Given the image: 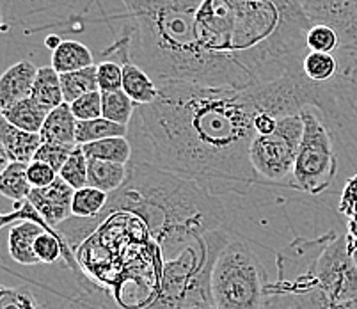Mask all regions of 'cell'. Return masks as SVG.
<instances>
[{
  "instance_id": "obj_1",
  "label": "cell",
  "mask_w": 357,
  "mask_h": 309,
  "mask_svg": "<svg viewBox=\"0 0 357 309\" xmlns=\"http://www.w3.org/2000/svg\"><path fill=\"white\" fill-rule=\"evenodd\" d=\"M261 112L252 87H208L192 82L158 86V98L137 107L155 165L192 180L210 194H243L258 183L249 160Z\"/></svg>"
},
{
  "instance_id": "obj_2",
  "label": "cell",
  "mask_w": 357,
  "mask_h": 309,
  "mask_svg": "<svg viewBox=\"0 0 357 309\" xmlns=\"http://www.w3.org/2000/svg\"><path fill=\"white\" fill-rule=\"evenodd\" d=\"M306 16L284 13L274 0H203L197 34L231 89H248L303 71Z\"/></svg>"
},
{
  "instance_id": "obj_3",
  "label": "cell",
  "mask_w": 357,
  "mask_h": 309,
  "mask_svg": "<svg viewBox=\"0 0 357 309\" xmlns=\"http://www.w3.org/2000/svg\"><path fill=\"white\" fill-rule=\"evenodd\" d=\"M119 211L144 220L146 229L157 240L165 259L176 258L185 247L210 231H219L226 223L220 201L199 183L155 164L132 162L128 164V180L109 196L107 208L98 219L71 217L57 226V231L73 250L103 219Z\"/></svg>"
},
{
  "instance_id": "obj_4",
  "label": "cell",
  "mask_w": 357,
  "mask_h": 309,
  "mask_svg": "<svg viewBox=\"0 0 357 309\" xmlns=\"http://www.w3.org/2000/svg\"><path fill=\"white\" fill-rule=\"evenodd\" d=\"M126 24L121 38L126 57L146 71L157 86L192 82L229 87L222 68L206 54L197 34L203 0H121ZM121 61V59H119Z\"/></svg>"
},
{
  "instance_id": "obj_5",
  "label": "cell",
  "mask_w": 357,
  "mask_h": 309,
  "mask_svg": "<svg viewBox=\"0 0 357 309\" xmlns=\"http://www.w3.org/2000/svg\"><path fill=\"white\" fill-rule=\"evenodd\" d=\"M267 270L245 240L229 239L220 247L210 274L217 309H265Z\"/></svg>"
},
{
  "instance_id": "obj_6",
  "label": "cell",
  "mask_w": 357,
  "mask_h": 309,
  "mask_svg": "<svg viewBox=\"0 0 357 309\" xmlns=\"http://www.w3.org/2000/svg\"><path fill=\"white\" fill-rule=\"evenodd\" d=\"M228 240L229 235L222 229L210 231L185 247L176 258L165 259L157 299L146 309H176L190 294L210 288L212 266Z\"/></svg>"
},
{
  "instance_id": "obj_7",
  "label": "cell",
  "mask_w": 357,
  "mask_h": 309,
  "mask_svg": "<svg viewBox=\"0 0 357 309\" xmlns=\"http://www.w3.org/2000/svg\"><path fill=\"white\" fill-rule=\"evenodd\" d=\"M301 118L304 121V132L290 187L310 196H318L333 185L337 174V157L333 135L324 123L320 109L306 107L301 110Z\"/></svg>"
},
{
  "instance_id": "obj_8",
  "label": "cell",
  "mask_w": 357,
  "mask_h": 309,
  "mask_svg": "<svg viewBox=\"0 0 357 309\" xmlns=\"http://www.w3.org/2000/svg\"><path fill=\"white\" fill-rule=\"evenodd\" d=\"M303 132L304 121L301 114H290L278 118V125L272 133L255 135L249 149V160L258 183L290 187Z\"/></svg>"
},
{
  "instance_id": "obj_9",
  "label": "cell",
  "mask_w": 357,
  "mask_h": 309,
  "mask_svg": "<svg viewBox=\"0 0 357 309\" xmlns=\"http://www.w3.org/2000/svg\"><path fill=\"white\" fill-rule=\"evenodd\" d=\"M314 274L318 286L333 304L357 302V266L347 249L345 236L334 231L327 233V240L314 259Z\"/></svg>"
},
{
  "instance_id": "obj_10",
  "label": "cell",
  "mask_w": 357,
  "mask_h": 309,
  "mask_svg": "<svg viewBox=\"0 0 357 309\" xmlns=\"http://www.w3.org/2000/svg\"><path fill=\"white\" fill-rule=\"evenodd\" d=\"M313 25H329L343 48L357 47V0H297Z\"/></svg>"
},
{
  "instance_id": "obj_11",
  "label": "cell",
  "mask_w": 357,
  "mask_h": 309,
  "mask_svg": "<svg viewBox=\"0 0 357 309\" xmlns=\"http://www.w3.org/2000/svg\"><path fill=\"white\" fill-rule=\"evenodd\" d=\"M75 190L61 178L45 188H32L29 194V203L32 204L38 216L50 227L57 229L63 223L70 220L71 203H73Z\"/></svg>"
},
{
  "instance_id": "obj_12",
  "label": "cell",
  "mask_w": 357,
  "mask_h": 309,
  "mask_svg": "<svg viewBox=\"0 0 357 309\" xmlns=\"http://www.w3.org/2000/svg\"><path fill=\"white\" fill-rule=\"evenodd\" d=\"M40 68L32 61H18L0 75V112L11 109L22 100L31 98L32 86Z\"/></svg>"
},
{
  "instance_id": "obj_13",
  "label": "cell",
  "mask_w": 357,
  "mask_h": 309,
  "mask_svg": "<svg viewBox=\"0 0 357 309\" xmlns=\"http://www.w3.org/2000/svg\"><path fill=\"white\" fill-rule=\"evenodd\" d=\"M43 231L57 229L43 226V224L36 223V220H20L18 224H13L8 236L9 256H11L16 263H20V265H40V259H38V256H36L34 253V243L36 239H38Z\"/></svg>"
},
{
  "instance_id": "obj_14",
  "label": "cell",
  "mask_w": 357,
  "mask_h": 309,
  "mask_svg": "<svg viewBox=\"0 0 357 309\" xmlns=\"http://www.w3.org/2000/svg\"><path fill=\"white\" fill-rule=\"evenodd\" d=\"M0 139L4 142V148L11 162H18V164H31L38 149L43 144L40 133L16 128L2 116H0Z\"/></svg>"
},
{
  "instance_id": "obj_15",
  "label": "cell",
  "mask_w": 357,
  "mask_h": 309,
  "mask_svg": "<svg viewBox=\"0 0 357 309\" xmlns=\"http://www.w3.org/2000/svg\"><path fill=\"white\" fill-rule=\"evenodd\" d=\"M77 119L71 112L70 103H63L57 109L48 112V118L41 128L40 135L43 142L63 146H79L77 144Z\"/></svg>"
},
{
  "instance_id": "obj_16",
  "label": "cell",
  "mask_w": 357,
  "mask_h": 309,
  "mask_svg": "<svg viewBox=\"0 0 357 309\" xmlns=\"http://www.w3.org/2000/svg\"><path fill=\"white\" fill-rule=\"evenodd\" d=\"M123 66V87L121 89L134 100L137 107L149 105L158 98V86L142 68L130 59L118 61Z\"/></svg>"
},
{
  "instance_id": "obj_17",
  "label": "cell",
  "mask_w": 357,
  "mask_h": 309,
  "mask_svg": "<svg viewBox=\"0 0 357 309\" xmlns=\"http://www.w3.org/2000/svg\"><path fill=\"white\" fill-rule=\"evenodd\" d=\"M89 160V158H87ZM128 180V165L105 160H89L87 165V187L98 188L112 196Z\"/></svg>"
},
{
  "instance_id": "obj_18",
  "label": "cell",
  "mask_w": 357,
  "mask_h": 309,
  "mask_svg": "<svg viewBox=\"0 0 357 309\" xmlns=\"http://www.w3.org/2000/svg\"><path fill=\"white\" fill-rule=\"evenodd\" d=\"M95 64L93 54L86 45L73 40H64L59 47L52 52V64L59 75L73 73V71L84 70Z\"/></svg>"
},
{
  "instance_id": "obj_19",
  "label": "cell",
  "mask_w": 357,
  "mask_h": 309,
  "mask_svg": "<svg viewBox=\"0 0 357 309\" xmlns=\"http://www.w3.org/2000/svg\"><path fill=\"white\" fill-rule=\"evenodd\" d=\"M31 98L40 103L48 112L57 109L64 103L63 87H61V75L52 66H43L38 70L34 86H32Z\"/></svg>"
},
{
  "instance_id": "obj_20",
  "label": "cell",
  "mask_w": 357,
  "mask_h": 309,
  "mask_svg": "<svg viewBox=\"0 0 357 309\" xmlns=\"http://www.w3.org/2000/svg\"><path fill=\"white\" fill-rule=\"evenodd\" d=\"M0 116L6 121L11 123L13 126H16V128L25 130V132L31 133H40L48 118V110L43 109L40 103L34 102L32 98H27L18 102L16 105H13L11 109L2 110Z\"/></svg>"
},
{
  "instance_id": "obj_21",
  "label": "cell",
  "mask_w": 357,
  "mask_h": 309,
  "mask_svg": "<svg viewBox=\"0 0 357 309\" xmlns=\"http://www.w3.org/2000/svg\"><path fill=\"white\" fill-rule=\"evenodd\" d=\"M89 160H105L128 165L132 158V144L126 137H110L80 146Z\"/></svg>"
},
{
  "instance_id": "obj_22",
  "label": "cell",
  "mask_w": 357,
  "mask_h": 309,
  "mask_svg": "<svg viewBox=\"0 0 357 309\" xmlns=\"http://www.w3.org/2000/svg\"><path fill=\"white\" fill-rule=\"evenodd\" d=\"M109 203V194L93 187H84L75 190L71 203V216L75 219L95 220L103 213Z\"/></svg>"
},
{
  "instance_id": "obj_23",
  "label": "cell",
  "mask_w": 357,
  "mask_h": 309,
  "mask_svg": "<svg viewBox=\"0 0 357 309\" xmlns=\"http://www.w3.org/2000/svg\"><path fill=\"white\" fill-rule=\"evenodd\" d=\"M32 187L27 180V164L11 162L0 174V196L8 197L15 203L29 199Z\"/></svg>"
},
{
  "instance_id": "obj_24",
  "label": "cell",
  "mask_w": 357,
  "mask_h": 309,
  "mask_svg": "<svg viewBox=\"0 0 357 309\" xmlns=\"http://www.w3.org/2000/svg\"><path fill=\"white\" fill-rule=\"evenodd\" d=\"M61 87H63L64 103H73L75 100L87 93L100 91L98 77H96V64L73 73L61 75Z\"/></svg>"
},
{
  "instance_id": "obj_25",
  "label": "cell",
  "mask_w": 357,
  "mask_h": 309,
  "mask_svg": "<svg viewBox=\"0 0 357 309\" xmlns=\"http://www.w3.org/2000/svg\"><path fill=\"white\" fill-rule=\"evenodd\" d=\"M135 112L137 105L123 89L102 93V118L121 126H128Z\"/></svg>"
},
{
  "instance_id": "obj_26",
  "label": "cell",
  "mask_w": 357,
  "mask_h": 309,
  "mask_svg": "<svg viewBox=\"0 0 357 309\" xmlns=\"http://www.w3.org/2000/svg\"><path fill=\"white\" fill-rule=\"evenodd\" d=\"M128 126H121L105 118L77 123V144H91L110 137H126Z\"/></svg>"
},
{
  "instance_id": "obj_27",
  "label": "cell",
  "mask_w": 357,
  "mask_h": 309,
  "mask_svg": "<svg viewBox=\"0 0 357 309\" xmlns=\"http://www.w3.org/2000/svg\"><path fill=\"white\" fill-rule=\"evenodd\" d=\"M301 68H303L304 77L318 86L331 82L340 70L333 54H320V52H307Z\"/></svg>"
},
{
  "instance_id": "obj_28",
  "label": "cell",
  "mask_w": 357,
  "mask_h": 309,
  "mask_svg": "<svg viewBox=\"0 0 357 309\" xmlns=\"http://www.w3.org/2000/svg\"><path fill=\"white\" fill-rule=\"evenodd\" d=\"M87 165H89V160H87L86 153L82 151L80 146H77L66 160V164L59 171V178L66 181L73 190L87 187Z\"/></svg>"
},
{
  "instance_id": "obj_29",
  "label": "cell",
  "mask_w": 357,
  "mask_h": 309,
  "mask_svg": "<svg viewBox=\"0 0 357 309\" xmlns=\"http://www.w3.org/2000/svg\"><path fill=\"white\" fill-rule=\"evenodd\" d=\"M306 47L310 52H320V54H333L334 50L342 47V40L337 32L329 25H313L306 34Z\"/></svg>"
},
{
  "instance_id": "obj_30",
  "label": "cell",
  "mask_w": 357,
  "mask_h": 309,
  "mask_svg": "<svg viewBox=\"0 0 357 309\" xmlns=\"http://www.w3.org/2000/svg\"><path fill=\"white\" fill-rule=\"evenodd\" d=\"M0 309H50L41 304L34 297L31 289L20 286V288H0Z\"/></svg>"
},
{
  "instance_id": "obj_31",
  "label": "cell",
  "mask_w": 357,
  "mask_h": 309,
  "mask_svg": "<svg viewBox=\"0 0 357 309\" xmlns=\"http://www.w3.org/2000/svg\"><path fill=\"white\" fill-rule=\"evenodd\" d=\"M70 107L77 121H91V119L102 118V91L84 94L70 103Z\"/></svg>"
},
{
  "instance_id": "obj_32",
  "label": "cell",
  "mask_w": 357,
  "mask_h": 309,
  "mask_svg": "<svg viewBox=\"0 0 357 309\" xmlns=\"http://www.w3.org/2000/svg\"><path fill=\"white\" fill-rule=\"evenodd\" d=\"M96 77L98 87L102 93L119 91L123 87V66L121 63L112 59H105L96 64Z\"/></svg>"
},
{
  "instance_id": "obj_33",
  "label": "cell",
  "mask_w": 357,
  "mask_h": 309,
  "mask_svg": "<svg viewBox=\"0 0 357 309\" xmlns=\"http://www.w3.org/2000/svg\"><path fill=\"white\" fill-rule=\"evenodd\" d=\"M63 309H119L112 304L105 294L100 289H84L82 294L75 295L66 302Z\"/></svg>"
},
{
  "instance_id": "obj_34",
  "label": "cell",
  "mask_w": 357,
  "mask_h": 309,
  "mask_svg": "<svg viewBox=\"0 0 357 309\" xmlns=\"http://www.w3.org/2000/svg\"><path fill=\"white\" fill-rule=\"evenodd\" d=\"M77 146H63V144H50V142H43L41 148L36 153L34 160L45 162V164L50 165L57 174L63 169V165L66 164V160L70 158V155L73 153V149Z\"/></svg>"
},
{
  "instance_id": "obj_35",
  "label": "cell",
  "mask_w": 357,
  "mask_h": 309,
  "mask_svg": "<svg viewBox=\"0 0 357 309\" xmlns=\"http://www.w3.org/2000/svg\"><path fill=\"white\" fill-rule=\"evenodd\" d=\"M57 178H59V174H57L50 165L45 164V162L32 160L31 164H27V180L32 188L48 187V185L54 183Z\"/></svg>"
},
{
  "instance_id": "obj_36",
  "label": "cell",
  "mask_w": 357,
  "mask_h": 309,
  "mask_svg": "<svg viewBox=\"0 0 357 309\" xmlns=\"http://www.w3.org/2000/svg\"><path fill=\"white\" fill-rule=\"evenodd\" d=\"M16 220H36V223H40V224H43V226L50 227L43 219H41L40 216H38V211L32 208V204L29 203V201H24V203H16L15 210L9 211V213H2V211H0V229L6 226H9V224L16 223ZM0 288H2V285H0Z\"/></svg>"
},
{
  "instance_id": "obj_37",
  "label": "cell",
  "mask_w": 357,
  "mask_h": 309,
  "mask_svg": "<svg viewBox=\"0 0 357 309\" xmlns=\"http://www.w3.org/2000/svg\"><path fill=\"white\" fill-rule=\"evenodd\" d=\"M337 211H340L342 216H345L347 219L352 217L357 211V174L349 178V181H347L345 187H343L340 204H337Z\"/></svg>"
},
{
  "instance_id": "obj_38",
  "label": "cell",
  "mask_w": 357,
  "mask_h": 309,
  "mask_svg": "<svg viewBox=\"0 0 357 309\" xmlns=\"http://www.w3.org/2000/svg\"><path fill=\"white\" fill-rule=\"evenodd\" d=\"M176 309H217V306L213 302L210 288H204L197 289L187 299H183Z\"/></svg>"
},
{
  "instance_id": "obj_39",
  "label": "cell",
  "mask_w": 357,
  "mask_h": 309,
  "mask_svg": "<svg viewBox=\"0 0 357 309\" xmlns=\"http://www.w3.org/2000/svg\"><path fill=\"white\" fill-rule=\"evenodd\" d=\"M278 125V118L268 112H258L255 118V130L256 135H268L275 130Z\"/></svg>"
},
{
  "instance_id": "obj_40",
  "label": "cell",
  "mask_w": 357,
  "mask_h": 309,
  "mask_svg": "<svg viewBox=\"0 0 357 309\" xmlns=\"http://www.w3.org/2000/svg\"><path fill=\"white\" fill-rule=\"evenodd\" d=\"M274 2L279 6V8L283 9L284 13H288V15L306 16L303 13V9H301V6H298L297 0H274ZM306 18H307V16H306Z\"/></svg>"
},
{
  "instance_id": "obj_41",
  "label": "cell",
  "mask_w": 357,
  "mask_h": 309,
  "mask_svg": "<svg viewBox=\"0 0 357 309\" xmlns=\"http://www.w3.org/2000/svg\"><path fill=\"white\" fill-rule=\"evenodd\" d=\"M345 239H347V249H349L350 258H352L354 265L357 266V239H354V236H349V235H345Z\"/></svg>"
},
{
  "instance_id": "obj_42",
  "label": "cell",
  "mask_w": 357,
  "mask_h": 309,
  "mask_svg": "<svg viewBox=\"0 0 357 309\" xmlns=\"http://www.w3.org/2000/svg\"><path fill=\"white\" fill-rule=\"evenodd\" d=\"M11 164V158H9L8 151H6L4 148V142H2V139H0V174L6 171V167Z\"/></svg>"
},
{
  "instance_id": "obj_43",
  "label": "cell",
  "mask_w": 357,
  "mask_h": 309,
  "mask_svg": "<svg viewBox=\"0 0 357 309\" xmlns=\"http://www.w3.org/2000/svg\"><path fill=\"white\" fill-rule=\"evenodd\" d=\"M347 235L357 239V211L347 219Z\"/></svg>"
},
{
  "instance_id": "obj_44",
  "label": "cell",
  "mask_w": 357,
  "mask_h": 309,
  "mask_svg": "<svg viewBox=\"0 0 357 309\" xmlns=\"http://www.w3.org/2000/svg\"><path fill=\"white\" fill-rule=\"evenodd\" d=\"M63 41L64 40H61L59 34H50V36H47V40H45V47L50 48V50L54 52L55 48H57L61 43H63Z\"/></svg>"
},
{
  "instance_id": "obj_45",
  "label": "cell",
  "mask_w": 357,
  "mask_h": 309,
  "mask_svg": "<svg viewBox=\"0 0 357 309\" xmlns=\"http://www.w3.org/2000/svg\"><path fill=\"white\" fill-rule=\"evenodd\" d=\"M6 31V25H4V18H2V13H0V34Z\"/></svg>"
}]
</instances>
